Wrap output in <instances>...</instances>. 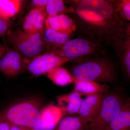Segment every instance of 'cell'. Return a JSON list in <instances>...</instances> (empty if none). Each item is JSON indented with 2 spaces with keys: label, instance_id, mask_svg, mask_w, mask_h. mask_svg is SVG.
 Masks as SVG:
<instances>
[{
  "label": "cell",
  "instance_id": "6da1fadb",
  "mask_svg": "<svg viewBox=\"0 0 130 130\" xmlns=\"http://www.w3.org/2000/svg\"><path fill=\"white\" fill-rule=\"evenodd\" d=\"M75 12L81 32L89 41L109 45L123 53L127 25L118 10L116 1H74Z\"/></svg>",
  "mask_w": 130,
  "mask_h": 130
},
{
  "label": "cell",
  "instance_id": "7a4b0ae2",
  "mask_svg": "<svg viewBox=\"0 0 130 130\" xmlns=\"http://www.w3.org/2000/svg\"><path fill=\"white\" fill-rule=\"evenodd\" d=\"M43 100L33 98L15 103L0 113L12 125L32 128L40 122Z\"/></svg>",
  "mask_w": 130,
  "mask_h": 130
},
{
  "label": "cell",
  "instance_id": "3957f363",
  "mask_svg": "<svg viewBox=\"0 0 130 130\" xmlns=\"http://www.w3.org/2000/svg\"><path fill=\"white\" fill-rule=\"evenodd\" d=\"M72 75L78 80L95 81L101 84L112 83L116 78L112 64L103 59L82 61L74 67Z\"/></svg>",
  "mask_w": 130,
  "mask_h": 130
},
{
  "label": "cell",
  "instance_id": "277c9868",
  "mask_svg": "<svg viewBox=\"0 0 130 130\" xmlns=\"http://www.w3.org/2000/svg\"><path fill=\"white\" fill-rule=\"evenodd\" d=\"M8 44L24 57L31 60L41 55L44 49L42 35L20 30L10 31L7 36Z\"/></svg>",
  "mask_w": 130,
  "mask_h": 130
},
{
  "label": "cell",
  "instance_id": "5b68a950",
  "mask_svg": "<svg viewBox=\"0 0 130 130\" xmlns=\"http://www.w3.org/2000/svg\"><path fill=\"white\" fill-rule=\"evenodd\" d=\"M125 101L117 93H107L100 111L88 123L85 130H106L123 109Z\"/></svg>",
  "mask_w": 130,
  "mask_h": 130
},
{
  "label": "cell",
  "instance_id": "8992f818",
  "mask_svg": "<svg viewBox=\"0 0 130 130\" xmlns=\"http://www.w3.org/2000/svg\"><path fill=\"white\" fill-rule=\"evenodd\" d=\"M98 44L82 38L70 40L53 52L69 61L79 63L95 54L98 50Z\"/></svg>",
  "mask_w": 130,
  "mask_h": 130
},
{
  "label": "cell",
  "instance_id": "52a82bcc",
  "mask_svg": "<svg viewBox=\"0 0 130 130\" xmlns=\"http://www.w3.org/2000/svg\"><path fill=\"white\" fill-rule=\"evenodd\" d=\"M68 61L66 58L53 53L45 54L29 60L26 69L35 76H41L47 74L52 69L61 67Z\"/></svg>",
  "mask_w": 130,
  "mask_h": 130
},
{
  "label": "cell",
  "instance_id": "ba28073f",
  "mask_svg": "<svg viewBox=\"0 0 130 130\" xmlns=\"http://www.w3.org/2000/svg\"><path fill=\"white\" fill-rule=\"evenodd\" d=\"M29 60L14 48L7 51L0 60V72L8 76L18 75L26 68Z\"/></svg>",
  "mask_w": 130,
  "mask_h": 130
},
{
  "label": "cell",
  "instance_id": "9c48e42d",
  "mask_svg": "<svg viewBox=\"0 0 130 130\" xmlns=\"http://www.w3.org/2000/svg\"><path fill=\"white\" fill-rule=\"evenodd\" d=\"M65 114L59 106L49 104L42 109L40 122L32 130H54Z\"/></svg>",
  "mask_w": 130,
  "mask_h": 130
},
{
  "label": "cell",
  "instance_id": "30bf717a",
  "mask_svg": "<svg viewBox=\"0 0 130 130\" xmlns=\"http://www.w3.org/2000/svg\"><path fill=\"white\" fill-rule=\"evenodd\" d=\"M46 11L35 8L30 11L26 16L23 24L25 32L40 33L43 36L46 19Z\"/></svg>",
  "mask_w": 130,
  "mask_h": 130
},
{
  "label": "cell",
  "instance_id": "8fae6325",
  "mask_svg": "<svg viewBox=\"0 0 130 130\" xmlns=\"http://www.w3.org/2000/svg\"><path fill=\"white\" fill-rule=\"evenodd\" d=\"M107 93L88 96L82 100L78 114L89 123L100 111Z\"/></svg>",
  "mask_w": 130,
  "mask_h": 130
},
{
  "label": "cell",
  "instance_id": "7c38bea8",
  "mask_svg": "<svg viewBox=\"0 0 130 130\" xmlns=\"http://www.w3.org/2000/svg\"><path fill=\"white\" fill-rule=\"evenodd\" d=\"M45 27L69 35L76 31L77 28L74 20L64 14L48 16L45 22Z\"/></svg>",
  "mask_w": 130,
  "mask_h": 130
},
{
  "label": "cell",
  "instance_id": "4fadbf2b",
  "mask_svg": "<svg viewBox=\"0 0 130 130\" xmlns=\"http://www.w3.org/2000/svg\"><path fill=\"white\" fill-rule=\"evenodd\" d=\"M81 95L73 90L70 93L58 95L56 97L58 106L66 114H78L83 100Z\"/></svg>",
  "mask_w": 130,
  "mask_h": 130
},
{
  "label": "cell",
  "instance_id": "5bb4252c",
  "mask_svg": "<svg viewBox=\"0 0 130 130\" xmlns=\"http://www.w3.org/2000/svg\"><path fill=\"white\" fill-rule=\"evenodd\" d=\"M74 90L81 95L87 96L107 93L109 89L107 84H101L93 81L80 80L74 78Z\"/></svg>",
  "mask_w": 130,
  "mask_h": 130
},
{
  "label": "cell",
  "instance_id": "9a60e30c",
  "mask_svg": "<svg viewBox=\"0 0 130 130\" xmlns=\"http://www.w3.org/2000/svg\"><path fill=\"white\" fill-rule=\"evenodd\" d=\"M106 130H130V97Z\"/></svg>",
  "mask_w": 130,
  "mask_h": 130
},
{
  "label": "cell",
  "instance_id": "2e32d148",
  "mask_svg": "<svg viewBox=\"0 0 130 130\" xmlns=\"http://www.w3.org/2000/svg\"><path fill=\"white\" fill-rule=\"evenodd\" d=\"M47 76L52 83L57 86H64L73 83L74 78L67 69L58 67L50 71Z\"/></svg>",
  "mask_w": 130,
  "mask_h": 130
},
{
  "label": "cell",
  "instance_id": "e0dca14e",
  "mask_svg": "<svg viewBox=\"0 0 130 130\" xmlns=\"http://www.w3.org/2000/svg\"><path fill=\"white\" fill-rule=\"evenodd\" d=\"M88 123L79 115L67 116L60 120L54 130H85Z\"/></svg>",
  "mask_w": 130,
  "mask_h": 130
},
{
  "label": "cell",
  "instance_id": "ac0fdd59",
  "mask_svg": "<svg viewBox=\"0 0 130 130\" xmlns=\"http://www.w3.org/2000/svg\"><path fill=\"white\" fill-rule=\"evenodd\" d=\"M22 2L20 0H0V17L9 21L18 13Z\"/></svg>",
  "mask_w": 130,
  "mask_h": 130
},
{
  "label": "cell",
  "instance_id": "d6986e66",
  "mask_svg": "<svg viewBox=\"0 0 130 130\" xmlns=\"http://www.w3.org/2000/svg\"><path fill=\"white\" fill-rule=\"evenodd\" d=\"M71 36L63 34L51 28L45 27L43 39L44 41L56 48L60 47L70 40Z\"/></svg>",
  "mask_w": 130,
  "mask_h": 130
},
{
  "label": "cell",
  "instance_id": "ffe728a7",
  "mask_svg": "<svg viewBox=\"0 0 130 130\" xmlns=\"http://www.w3.org/2000/svg\"><path fill=\"white\" fill-rule=\"evenodd\" d=\"M45 10L48 16L64 14L65 13L75 12L74 8L66 7L61 0H49Z\"/></svg>",
  "mask_w": 130,
  "mask_h": 130
},
{
  "label": "cell",
  "instance_id": "44dd1931",
  "mask_svg": "<svg viewBox=\"0 0 130 130\" xmlns=\"http://www.w3.org/2000/svg\"><path fill=\"white\" fill-rule=\"evenodd\" d=\"M122 54L126 72L130 79V37L127 35L125 40Z\"/></svg>",
  "mask_w": 130,
  "mask_h": 130
},
{
  "label": "cell",
  "instance_id": "7402d4cb",
  "mask_svg": "<svg viewBox=\"0 0 130 130\" xmlns=\"http://www.w3.org/2000/svg\"><path fill=\"white\" fill-rule=\"evenodd\" d=\"M120 14L124 20L130 21V0L116 1Z\"/></svg>",
  "mask_w": 130,
  "mask_h": 130
},
{
  "label": "cell",
  "instance_id": "603a6c76",
  "mask_svg": "<svg viewBox=\"0 0 130 130\" xmlns=\"http://www.w3.org/2000/svg\"><path fill=\"white\" fill-rule=\"evenodd\" d=\"M10 24L8 21H6L0 17V37L7 36L11 31Z\"/></svg>",
  "mask_w": 130,
  "mask_h": 130
},
{
  "label": "cell",
  "instance_id": "cb8c5ba5",
  "mask_svg": "<svg viewBox=\"0 0 130 130\" xmlns=\"http://www.w3.org/2000/svg\"><path fill=\"white\" fill-rule=\"evenodd\" d=\"M48 0H32V5L35 8L45 11Z\"/></svg>",
  "mask_w": 130,
  "mask_h": 130
},
{
  "label": "cell",
  "instance_id": "d4e9b609",
  "mask_svg": "<svg viewBox=\"0 0 130 130\" xmlns=\"http://www.w3.org/2000/svg\"><path fill=\"white\" fill-rule=\"evenodd\" d=\"M12 125L0 113V130H10Z\"/></svg>",
  "mask_w": 130,
  "mask_h": 130
},
{
  "label": "cell",
  "instance_id": "484cf974",
  "mask_svg": "<svg viewBox=\"0 0 130 130\" xmlns=\"http://www.w3.org/2000/svg\"><path fill=\"white\" fill-rule=\"evenodd\" d=\"M10 130H32V128L20 126L12 125Z\"/></svg>",
  "mask_w": 130,
  "mask_h": 130
},
{
  "label": "cell",
  "instance_id": "4316f807",
  "mask_svg": "<svg viewBox=\"0 0 130 130\" xmlns=\"http://www.w3.org/2000/svg\"><path fill=\"white\" fill-rule=\"evenodd\" d=\"M7 52L6 48L0 44V60L5 56Z\"/></svg>",
  "mask_w": 130,
  "mask_h": 130
},
{
  "label": "cell",
  "instance_id": "83f0119b",
  "mask_svg": "<svg viewBox=\"0 0 130 130\" xmlns=\"http://www.w3.org/2000/svg\"><path fill=\"white\" fill-rule=\"evenodd\" d=\"M126 35L130 37V23L129 24L127 25L126 30Z\"/></svg>",
  "mask_w": 130,
  "mask_h": 130
}]
</instances>
